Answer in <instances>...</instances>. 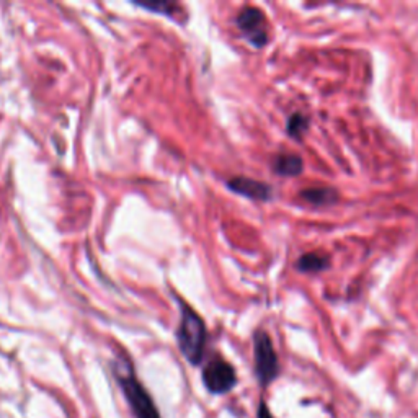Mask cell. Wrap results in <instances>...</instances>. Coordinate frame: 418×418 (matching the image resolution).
<instances>
[{"label": "cell", "mask_w": 418, "mask_h": 418, "mask_svg": "<svg viewBox=\"0 0 418 418\" xmlns=\"http://www.w3.org/2000/svg\"><path fill=\"white\" fill-rule=\"evenodd\" d=\"M206 327L202 317L192 308L182 305V320L177 330L178 348L192 365H199L206 347Z\"/></svg>", "instance_id": "7a4b0ae2"}, {"label": "cell", "mask_w": 418, "mask_h": 418, "mask_svg": "<svg viewBox=\"0 0 418 418\" xmlns=\"http://www.w3.org/2000/svg\"><path fill=\"white\" fill-rule=\"evenodd\" d=\"M258 418H273V415L270 414V410H268V407H266L263 402H261L258 407Z\"/></svg>", "instance_id": "7c38bea8"}, {"label": "cell", "mask_w": 418, "mask_h": 418, "mask_svg": "<svg viewBox=\"0 0 418 418\" xmlns=\"http://www.w3.org/2000/svg\"><path fill=\"white\" fill-rule=\"evenodd\" d=\"M139 7L142 9H147V10H157V12H162L165 15H170V16H175L174 14L180 10V7L175 4H169V2H159V4H139Z\"/></svg>", "instance_id": "8fae6325"}, {"label": "cell", "mask_w": 418, "mask_h": 418, "mask_svg": "<svg viewBox=\"0 0 418 418\" xmlns=\"http://www.w3.org/2000/svg\"><path fill=\"white\" fill-rule=\"evenodd\" d=\"M254 356L255 372L261 386H268L280 372V361L273 347V342L265 330H256L254 335Z\"/></svg>", "instance_id": "3957f363"}, {"label": "cell", "mask_w": 418, "mask_h": 418, "mask_svg": "<svg viewBox=\"0 0 418 418\" xmlns=\"http://www.w3.org/2000/svg\"><path fill=\"white\" fill-rule=\"evenodd\" d=\"M227 187L234 193L242 194L249 199H255V202H270L273 198V188L270 185L249 177H234L227 182Z\"/></svg>", "instance_id": "8992f818"}, {"label": "cell", "mask_w": 418, "mask_h": 418, "mask_svg": "<svg viewBox=\"0 0 418 418\" xmlns=\"http://www.w3.org/2000/svg\"><path fill=\"white\" fill-rule=\"evenodd\" d=\"M203 382L209 392L226 394L237 384L236 370L224 360H213L204 366Z\"/></svg>", "instance_id": "5b68a950"}, {"label": "cell", "mask_w": 418, "mask_h": 418, "mask_svg": "<svg viewBox=\"0 0 418 418\" xmlns=\"http://www.w3.org/2000/svg\"><path fill=\"white\" fill-rule=\"evenodd\" d=\"M330 256L324 252H308L296 261V270L305 275H317L330 268Z\"/></svg>", "instance_id": "9c48e42d"}, {"label": "cell", "mask_w": 418, "mask_h": 418, "mask_svg": "<svg viewBox=\"0 0 418 418\" xmlns=\"http://www.w3.org/2000/svg\"><path fill=\"white\" fill-rule=\"evenodd\" d=\"M299 198L314 208H328L340 202V193L333 187H310L303 189Z\"/></svg>", "instance_id": "52a82bcc"}, {"label": "cell", "mask_w": 418, "mask_h": 418, "mask_svg": "<svg viewBox=\"0 0 418 418\" xmlns=\"http://www.w3.org/2000/svg\"><path fill=\"white\" fill-rule=\"evenodd\" d=\"M237 28L241 30L245 40L254 48L260 49L268 43V25L265 14L256 7H244L236 19Z\"/></svg>", "instance_id": "277c9868"}, {"label": "cell", "mask_w": 418, "mask_h": 418, "mask_svg": "<svg viewBox=\"0 0 418 418\" xmlns=\"http://www.w3.org/2000/svg\"><path fill=\"white\" fill-rule=\"evenodd\" d=\"M115 377L118 381L122 394L126 395L127 404H130L132 414L136 418H160L159 409L150 397L147 389L139 381L135 367L126 356H120L113 365Z\"/></svg>", "instance_id": "6da1fadb"}, {"label": "cell", "mask_w": 418, "mask_h": 418, "mask_svg": "<svg viewBox=\"0 0 418 418\" xmlns=\"http://www.w3.org/2000/svg\"><path fill=\"white\" fill-rule=\"evenodd\" d=\"M271 169L280 177H299L304 172V160L296 154H280L273 159Z\"/></svg>", "instance_id": "ba28073f"}, {"label": "cell", "mask_w": 418, "mask_h": 418, "mask_svg": "<svg viewBox=\"0 0 418 418\" xmlns=\"http://www.w3.org/2000/svg\"><path fill=\"white\" fill-rule=\"evenodd\" d=\"M310 127V120L305 116L304 113H301V111H294L288 116V121H286V135L294 139V141L301 142L304 139V136L308 135Z\"/></svg>", "instance_id": "30bf717a"}]
</instances>
